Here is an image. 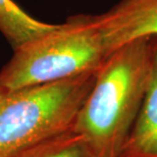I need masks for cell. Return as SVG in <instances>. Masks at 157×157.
Here are the masks:
<instances>
[{
	"label": "cell",
	"mask_w": 157,
	"mask_h": 157,
	"mask_svg": "<svg viewBox=\"0 0 157 157\" xmlns=\"http://www.w3.org/2000/svg\"><path fill=\"white\" fill-rule=\"evenodd\" d=\"M153 38L135 40L108 55L97 71L74 128L93 157H119L142 108L152 68Z\"/></svg>",
	"instance_id": "6da1fadb"
},
{
	"label": "cell",
	"mask_w": 157,
	"mask_h": 157,
	"mask_svg": "<svg viewBox=\"0 0 157 157\" xmlns=\"http://www.w3.org/2000/svg\"><path fill=\"white\" fill-rule=\"evenodd\" d=\"M97 71L0 91V157H12L74 128Z\"/></svg>",
	"instance_id": "7a4b0ae2"
},
{
	"label": "cell",
	"mask_w": 157,
	"mask_h": 157,
	"mask_svg": "<svg viewBox=\"0 0 157 157\" xmlns=\"http://www.w3.org/2000/svg\"><path fill=\"white\" fill-rule=\"evenodd\" d=\"M108 55L93 15H74L45 35L14 49L13 56L0 71V91L97 71Z\"/></svg>",
	"instance_id": "3957f363"
},
{
	"label": "cell",
	"mask_w": 157,
	"mask_h": 157,
	"mask_svg": "<svg viewBox=\"0 0 157 157\" xmlns=\"http://www.w3.org/2000/svg\"><path fill=\"white\" fill-rule=\"evenodd\" d=\"M93 18L109 54L135 40L157 38V0H118Z\"/></svg>",
	"instance_id": "277c9868"
},
{
	"label": "cell",
	"mask_w": 157,
	"mask_h": 157,
	"mask_svg": "<svg viewBox=\"0 0 157 157\" xmlns=\"http://www.w3.org/2000/svg\"><path fill=\"white\" fill-rule=\"evenodd\" d=\"M119 157H157V38H153L151 76L145 99Z\"/></svg>",
	"instance_id": "5b68a950"
},
{
	"label": "cell",
	"mask_w": 157,
	"mask_h": 157,
	"mask_svg": "<svg viewBox=\"0 0 157 157\" xmlns=\"http://www.w3.org/2000/svg\"><path fill=\"white\" fill-rule=\"evenodd\" d=\"M55 27L36 20L12 0H0V33L13 49L45 35Z\"/></svg>",
	"instance_id": "8992f818"
},
{
	"label": "cell",
	"mask_w": 157,
	"mask_h": 157,
	"mask_svg": "<svg viewBox=\"0 0 157 157\" xmlns=\"http://www.w3.org/2000/svg\"><path fill=\"white\" fill-rule=\"evenodd\" d=\"M12 157H93L90 147L74 128Z\"/></svg>",
	"instance_id": "52a82bcc"
}]
</instances>
